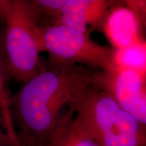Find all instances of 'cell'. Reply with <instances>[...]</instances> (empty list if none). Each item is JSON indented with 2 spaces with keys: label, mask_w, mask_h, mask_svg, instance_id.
Returning <instances> with one entry per match:
<instances>
[{
  "label": "cell",
  "mask_w": 146,
  "mask_h": 146,
  "mask_svg": "<svg viewBox=\"0 0 146 146\" xmlns=\"http://www.w3.org/2000/svg\"><path fill=\"white\" fill-rule=\"evenodd\" d=\"M98 69L50 62L23 83L10 97V106L20 146H47L62 118V110L92 83Z\"/></svg>",
  "instance_id": "1"
},
{
  "label": "cell",
  "mask_w": 146,
  "mask_h": 146,
  "mask_svg": "<svg viewBox=\"0 0 146 146\" xmlns=\"http://www.w3.org/2000/svg\"><path fill=\"white\" fill-rule=\"evenodd\" d=\"M70 107L76 123L99 146H146V126L92 83Z\"/></svg>",
  "instance_id": "2"
},
{
  "label": "cell",
  "mask_w": 146,
  "mask_h": 146,
  "mask_svg": "<svg viewBox=\"0 0 146 146\" xmlns=\"http://www.w3.org/2000/svg\"><path fill=\"white\" fill-rule=\"evenodd\" d=\"M41 13L31 0H12L3 33L9 78L24 83L42 69L38 41Z\"/></svg>",
  "instance_id": "3"
},
{
  "label": "cell",
  "mask_w": 146,
  "mask_h": 146,
  "mask_svg": "<svg viewBox=\"0 0 146 146\" xmlns=\"http://www.w3.org/2000/svg\"><path fill=\"white\" fill-rule=\"evenodd\" d=\"M40 52L49 54L50 62L76 64L98 70L112 65L114 49L96 43L89 33H81L60 25L39 26Z\"/></svg>",
  "instance_id": "4"
},
{
  "label": "cell",
  "mask_w": 146,
  "mask_h": 146,
  "mask_svg": "<svg viewBox=\"0 0 146 146\" xmlns=\"http://www.w3.org/2000/svg\"><path fill=\"white\" fill-rule=\"evenodd\" d=\"M146 126V74L112 65L98 70L92 83Z\"/></svg>",
  "instance_id": "5"
},
{
  "label": "cell",
  "mask_w": 146,
  "mask_h": 146,
  "mask_svg": "<svg viewBox=\"0 0 146 146\" xmlns=\"http://www.w3.org/2000/svg\"><path fill=\"white\" fill-rule=\"evenodd\" d=\"M145 25L132 9L121 5L111 10L100 29L112 48L120 49L145 41L142 35Z\"/></svg>",
  "instance_id": "6"
},
{
  "label": "cell",
  "mask_w": 146,
  "mask_h": 146,
  "mask_svg": "<svg viewBox=\"0 0 146 146\" xmlns=\"http://www.w3.org/2000/svg\"><path fill=\"white\" fill-rule=\"evenodd\" d=\"M47 146H99L76 123L70 107L50 136Z\"/></svg>",
  "instance_id": "7"
},
{
  "label": "cell",
  "mask_w": 146,
  "mask_h": 146,
  "mask_svg": "<svg viewBox=\"0 0 146 146\" xmlns=\"http://www.w3.org/2000/svg\"><path fill=\"white\" fill-rule=\"evenodd\" d=\"M112 65L146 74L145 41L123 48L114 49Z\"/></svg>",
  "instance_id": "8"
},
{
  "label": "cell",
  "mask_w": 146,
  "mask_h": 146,
  "mask_svg": "<svg viewBox=\"0 0 146 146\" xmlns=\"http://www.w3.org/2000/svg\"><path fill=\"white\" fill-rule=\"evenodd\" d=\"M9 78L6 59L3 46V34L0 32V114L2 118L5 130L12 139H16L14 127L10 106V97L6 89V81Z\"/></svg>",
  "instance_id": "9"
},
{
  "label": "cell",
  "mask_w": 146,
  "mask_h": 146,
  "mask_svg": "<svg viewBox=\"0 0 146 146\" xmlns=\"http://www.w3.org/2000/svg\"><path fill=\"white\" fill-rule=\"evenodd\" d=\"M85 0H68L56 16V25L81 33H89L86 22Z\"/></svg>",
  "instance_id": "10"
},
{
  "label": "cell",
  "mask_w": 146,
  "mask_h": 146,
  "mask_svg": "<svg viewBox=\"0 0 146 146\" xmlns=\"http://www.w3.org/2000/svg\"><path fill=\"white\" fill-rule=\"evenodd\" d=\"M86 22L94 29H100L104 20L111 10L125 5L123 0H85Z\"/></svg>",
  "instance_id": "11"
},
{
  "label": "cell",
  "mask_w": 146,
  "mask_h": 146,
  "mask_svg": "<svg viewBox=\"0 0 146 146\" xmlns=\"http://www.w3.org/2000/svg\"><path fill=\"white\" fill-rule=\"evenodd\" d=\"M68 0H31L40 13H47L56 17L62 6Z\"/></svg>",
  "instance_id": "12"
},
{
  "label": "cell",
  "mask_w": 146,
  "mask_h": 146,
  "mask_svg": "<svg viewBox=\"0 0 146 146\" xmlns=\"http://www.w3.org/2000/svg\"><path fill=\"white\" fill-rule=\"evenodd\" d=\"M123 1L126 6L132 9L141 21L145 24L146 0H123Z\"/></svg>",
  "instance_id": "13"
},
{
  "label": "cell",
  "mask_w": 146,
  "mask_h": 146,
  "mask_svg": "<svg viewBox=\"0 0 146 146\" xmlns=\"http://www.w3.org/2000/svg\"><path fill=\"white\" fill-rule=\"evenodd\" d=\"M15 146L5 130L4 125L0 114V146Z\"/></svg>",
  "instance_id": "14"
},
{
  "label": "cell",
  "mask_w": 146,
  "mask_h": 146,
  "mask_svg": "<svg viewBox=\"0 0 146 146\" xmlns=\"http://www.w3.org/2000/svg\"><path fill=\"white\" fill-rule=\"evenodd\" d=\"M12 0H0V21L5 23L10 12Z\"/></svg>",
  "instance_id": "15"
},
{
  "label": "cell",
  "mask_w": 146,
  "mask_h": 146,
  "mask_svg": "<svg viewBox=\"0 0 146 146\" xmlns=\"http://www.w3.org/2000/svg\"><path fill=\"white\" fill-rule=\"evenodd\" d=\"M9 146H12V145H9Z\"/></svg>",
  "instance_id": "16"
}]
</instances>
